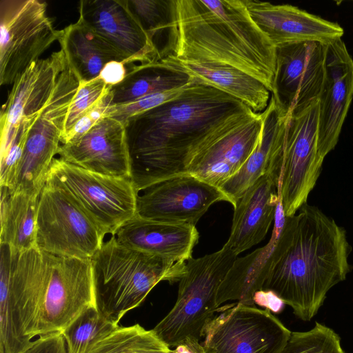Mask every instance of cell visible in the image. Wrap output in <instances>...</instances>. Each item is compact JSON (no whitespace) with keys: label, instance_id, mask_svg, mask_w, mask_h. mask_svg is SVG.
<instances>
[{"label":"cell","instance_id":"30bf717a","mask_svg":"<svg viewBox=\"0 0 353 353\" xmlns=\"http://www.w3.org/2000/svg\"><path fill=\"white\" fill-rule=\"evenodd\" d=\"M319 100L288 113L283 149L279 196L285 216L307 203L320 176L324 157L318 141Z\"/></svg>","mask_w":353,"mask_h":353},{"label":"cell","instance_id":"d6a6232c","mask_svg":"<svg viewBox=\"0 0 353 353\" xmlns=\"http://www.w3.org/2000/svg\"><path fill=\"white\" fill-rule=\"evenodd\" d=\"M111 87L99 77L89 81L79 83L77 92L72 100L68 110L63 136L81 118L101 101L110 92Z\"/></svg>","mask_w":353,"mask_h":353},{"label":"cell","instance_id":"7c38bea8","mask_svg":"<svg viewBox=\"0 0 353 353\" xmlns=\"http://www.w3.org/2000/svg\"><path fill=\"white\" fill-rule=\"evenodd\" d=\"M48 256L38 337L61 332L84 310L97 306L90 259Z\"/></svg>","mask_w":353,"mask_h":353},{"label":"cell","instance_id":"74e56055","mask_svg":"<svg viewBox=\"0 0 353 353\" xmlns=\"http://www.w3.org/2000/svg\"><path fill=\"white\" fill-rule=\"evenodd\" d=\"M127 74V65L122 62L112 61L105 65L99 78L110 86L115 85L123 80Z\"/></svg>","mask_w":353,"mask_h":353},{"label":"cell","instance_id":"9c48e42d","mask_svg":"<svg viewBox=\"0 0 353 353\" xmlns=\"http://www.w3.org/2000/svg\"><path fill=\"white\" fill-rule=\"evenodd\" d=\"M38 0L0 1V84L16 79L55 41L56 30Z\"/></svg>","mask_w":353,"mask_h":353},{"label":"cell","instance_id":"8992f818","mask_svg":"<svg viewBox=\"0 0 353 353\" xmlns=\"http://www.w3.org/2000/svg\"><path fill=\"white\" fill-rule=\"evenodd\" d=\"M79 79L66 63L54 90L30 124L11 192L39 194L46 185L49 170L61 145L68 110L79 85Z\"/></svg>","mask_w":353,"mask_h":353},{"label":"cell","instance_id":"5b68a950","mask_svg":"<svg viewBox=\"0 0 353 353\" xmlns=\"http://www.w3.org/2000/svg\"><path fill=\"white\" fill-rule=\"evenodd\" d=\"M238 257L225 243L218 251L186 261L176 302L152 329L170 347L186 338L200 340L215 316L219 288Z\"/></svg>","mask_w":353,"mask_h":353},{"label":"cell","instance_id":"484cf974","mask_svg":"<svg viewBox=\"0 0 353 353\" xmlns=\"http://www.w3.org/2000/svg\"><path fill=\"white\" fill-rule=\"evenodd\" d=\"M58 41L80 82L93 80L105 65L125 59L106 41L78 20L59 30Z\"/></svg>","mask_w":353,"mask_h":353},{"label":"cell","instance_id":"e575fe53","mask_svg":"<svg viewBox=\"0 0 353 353\" xmlns=\"http://www.w3.org/2000/svg\"><path fill=\"white\" fill-rule=\"evenodd\" d=\"M110 92L101 101L81 118L61 138V144L66 143L80 137L105 117L106 110L110 105Z\"/></svg>","mask_w":353,"mask_h":353},{"label":"cell","instance_id":"7a4b0ae2","mask_svg":"<svg viewBox=\"0 0 353 353\" xmlns=\"http://www.w3.org/2000/svg\"><path fill=\"white\" fill-rule=\"evenodd\" d=\"M170 12L159 59L233 68L273 92L276 48L253 21L243 0H170Z\"/></svg>","mask_w":353,"mask_h":353},{"label":"cell","instance_id":"603a6c76","mask_svg":"<svg viewBox=\"0 0 353 353\" xmlns=\"http://www.w3.org/2000/svg\"><path fill=\"white\" fill-rule=\"evenodd\" d=\"M263 112L200 153L186 173L220 188L241 168L254 150L261 133Z\"/></svg>","mask_w":353,"mask_h":353},{"label":"cell","instance_id":"cb8c5ba5","mask_svg":"<svg viewBox=\"0 0 353 353\" xmlns=\"http://www.w3.org/2000/svg\"><path fill=\"white\" fill-rule=\"evenodd\" d=\"M280 196L279 187L268 174L256 181L234 206L226 243L236 255L259 243L274 221Z\"/></svg>","mask_w":353,"mask_h":353},{"label":"cell","instance_id":"f546056e","mask_svg":"<svg viewBox=\"0 0 353 353\" xmlns=\"http://www.w3.org/2000/svg\"><path fill=\"white\" fill-rule=\"evenodd\" d=\"M119 327L97 307L84 310L62 332L68 353H87L103 338Z\"/></svg>","mask_w":353,"mask_h":353},{"label":"cell","instance_id":"f1b7e54d","mask_svg":"<svg viewBox=\"0 0 353 353\" xmlns=\"http://www.w3.org/2000/svg\"><path fill=\"white\" fill-rule=\"evenodd\" d=\"M153 331L137 323L116 330L93 345L87 353H172Z\"/></svg>","mask_w":353,"mask_h":353},{"label":"cell","instance_id":"1f68e13d","mask_svg":"<svg viewBox=\"0 0 353 353\" xmlns=\"http://www.w3.org/2000/svg\"><path fill=\"white\" fill-rule=\"evenodd\" d=\"M126 3L155 45L156 37L169 28L171 22L170 0H126Z\"/></svg>","mask_w":353,"mask_h":353},{"label":"cell","instance_id":"8d00e7d4","mask_svg":"<svg viewBox=\"0 0 353 353\" xmlns=\"http://www.w3.org/2000/svg\"><path fill=\"white\" fill-rule=\"evenodd\" d=\"M254 305L270 310L272 313H280L284 307V301L274 292L268 290L257 291L253 297Z\"/></svg>","mask_w":353,"mask_h":353},{"label":"cell","instance_id":"6da1fadb","mask_svg":"<svg viewBox=\"0 0 353 353\" xmlns=\"http://www.w3.org/2000/svg\"><path fill=\"white\" fill-rule=\"evenodd\" d=\"M241 101L193 79L178 96L125 122L130 176L137 192L186 174L214 142L256 118Z\"/></svg>","mask_w":353,"mask_h":353},{"label":"cell","instance_id":"277c9868","mask_svg":"<svg viewBox=\"0 0 353 353\" xmlns=\"http://www.w3.org/2000/svg\"><path fill=\"white\" fill-rule=\"evenodd\" d=\"M90 263L97 307L116 324L139 306L157 283L179 282L186 272V262L172 263L125 246L113 236L103 243Z\"/></svg>","mask_w":353,"mask_h":353},{"label":"cell","instance_id":"7402d4cb","mask_svg":"<svg viewBox=\"0 0 353 353\" xmlns=\"http://www.w3.org/2000/svg\"><path fill=\"white\" fill-rule=\"evenodd\" d=\"M284 217L279 201L268 243L245 256L236 258L219 288L216 299L218 308L229 301L254 305V294L263 289L280 256L282 248L281 228Z\"/></svg>","mask_w":353,"mask_h":353},{"label":"cell","instance_id":"9a60e30c","mask_svg":"<svg viewBox=\"0 0 353 353\" xmlns=\"http://www.w3.org/2000/svg\"><path fill=\"white\" fill-rule=\"evenodd\" d=\"M78 20L109 43L127 65L159 61V51L129 10L126 0L80 1Z\"/></svg>","mask_w":353,"mask_h":353},{"label":"cell","instance_id":"4316f807","mask_svg":"<svg viewBox=\"0 0 353 353\" xmlns=\"http://www.w3.org/2000/svg\"><path fill=\"white\" fill-rule=\"evenodd\" d=\"M129 65L123 80L110 88V106L183 88L193 81L186 73L161 61Z\"/></svg>","mask_w":353,"mask_h":353},{"label":"cell","instance_id":"ffe728a7","mask_svg":"<svg viewBox=\"0 0 353 353\" xmlns=\"http://www.w3.org/2000/svg\"><path fill=\"white\" fill-rule=\"evenodd\" d=\"M288 113L271 95L263 112L259 142L241 168L219 188L234 207L239 199L265 174L279 178L283 165V149Z\"/></svg>","mask_w":353,"mask_h":353},{"label":"cell","instance_id":"52a82bcc","mask_svg":"<svg viewBox=\"0 0 353 353\" xmlns=\"http://www.w3.org/2000/svg\"><path fill=\"white\" fill-rule=\"evenodd\" d=\"M46 183L66 192L105 234L113 235L137 215L138 192L130 178L92 172L54 158Z\"/></svg>","mask_w":353,"mask_h":353},{"label":"cell","instance_id":"44dd1931","mask_svg":"<svg viewBox=\"0 0 353 353\" xmlns=\"http://www.w3.org/2000/svg\"><path fill=\"white\" fill-rule=\"evenodd\" d=\"M112 236L125 246L172 263L186 262L192 257L199 239L195 225L149 220L137 215Z\"/></svg>","mask_w":353,"mask_h":353},{"label":"cell","instance_id":"ac0fdd59","mask_svg":"<svg viewBox=\"0 0 353 353\" xmlns=\"http://www.w3.org/2000/svg\"><path fill=\"white\" fill-rule=\"evenodd\" d=\"M57 154L92 172L130 178L125 124L110 117L102 118L77 139L61 144Z\"/></svg>","mask_w":353,"mask_h":353},{"label":"cell","instance_id":"3957f363","mask_svg":"<svg viewBox=\"0 0 353 353\" xmlns=\"http://www.w3.org/2000/svg\"><path fill=\"white\" fill-rule=\"evenodd\" d=\"M281 234L280 256L262 290L274 292L298 318L308 321L330 290L346 279L352 248L345 229L307 203L284 217Z\"/></svg>","mask_w":353,"mask_h":353},{"label":"cell","instance_id":"8fae6325","mask_svg":"<svg viewBox=\"0 0 353 353\" xmlns=\"http://www.w3.org/2000/svg\"><path fill=\"white\" fill-rule=\"evenodd\" d=\"M216 312L205 332L206 353H282L291 336L266 309L236 302Z\"/></svg>","mask_w":353,"mask_h":353},{"label":"cell","instance_id":"d6986e66","mask_svg":"<svg viewBox=\"0 0 353 353\" xmlns=\"http://www.w3.org/2000/svg\"><path fill=\"white\" fill-rule=\"evenodd\" d=\"M255 23L276 48L303 41L327 44L341 39L344 30L327 21L289 4L243 0Z\"/></svg>","mask_w":353,"mask_h":353},{"label":"cell","instance_id":"836d02e7","mask_svg":"<svg viewBox=\"0 0 353 353\" xmlns=\"http://www.w3.org/2000/svg\"><path fill=\"white\" fill-rule=\"evenodd\" d=\"M188 85L170 91L148 95L127 103L109 106L106 110L105 117L114 118L125 123L130 118L148 111L176 97Z\"/></svg>","mask_w":353,"mask_h":353},{"label":"cell","instance_id":"f35d334b","mask_svg":"<svg viewBox=\"0 0 353 353\" xmlns=\"http://www.w3.org/2000/svg\"><path fill=\"white\" fill-rule=\"evenodd\" d=\"M172 353H206L199 339L188 337L174 347Z\"/></svg>","mask_w":353,"mask_h":353},{"label":"cell","instance_id":"d590c367","mask_svg":"<svg viewBox=\"0 0 353 353\" xmlns=\"http://www.w3.org/2000/svg\"><path fill=\"white\" fill-rule=\"evenodd\" d=\"M22 353H68L66 344L61 332L41 335Z\"/></svg>","mask_w":353,"mask_h":353},{"label":"cell","instance_id":"d4e9b609","mask_svg":"<svg viewBox=\"0 0 353 353\" xmlns=\"http://www.w3.org/2000/svg\"><path fill=\"white\" fill-rule=\"evenodd\" d=\"M159 61L186 73L194 81L231 95L256 113L263 112L269 105L271 92L259 80L241 70L214 64L180 61L169 57Z\"/></svg>","mask_w":353,"mask_h":353},{"label":"cell","instance_id":"83f0119b","mask_svg":"<svg viewBox=\"0 0 353 353\" xmlns=\"http://www.w3.org/2000/svg\"><path fill=\"white\" fill-rule=\"evenodd\" d=\"M39 194L1 187L0 243L8 244L14 254L36 246Z\"/></svg>","mask_w":353,"mask_h":353},{"label":"cell","instance_id":"e0dca14e","mask_svg":"<svg viewBox=\"0 0 353 353\" xmlns=\"http://www.w3.org/2000/svg\"><path fill=\"white\" fill-rule=\"evenodd\" d=\"M353 97V59L342 39L326 45L325 74L319 98L318 141L325 157L336 145Z\"/></svg>","mask_w":353,"mask_h":353},{"label":"cell","instance_id":"ba28073f","mask_svg":"<svg viewBox=\"0 0 353 353\" xmlns=\"http://www.w3.org/2000/svg\"><path fill=\"white\" fill-rule=\"evenodd\" d=\"M105 235L66 192L46 183L39 198L36 248L57 256L90 259Z\"/></svg>","mask_w":353,"mask_h":353},{"label":"cell","instance_id":"5bb4252c","mask_svg":"<svg viewBox=\"0 0 353 353\" xmlns=\"http://www.w3.org/2000/svg\"><path fill=\"white\" fill-rule=\"evenodd\" d=\"M326 45L303 41L276 48L272 95L288 113L319 100L325 74Z\"/></svg>","mask_w":353,"mask_h":353},{"label":"cell","instance_id":"4dcf8cb0","mask_svg":"<svg viewBox=\"0 0 353 353\" xmlns=\"http://www.w3.org/2000/svg\"><path fill=\"white\" fill-rule=\"evenodd\" d=\"M282 353H345L339 336L319 322L310 330L292 332Z\"/></svg>","mask_w":353,"mask_h":353},{"label":"cell","instance_id":"4fadbf2b","mask_svg":"<svg viewBox=\"0 0 353 353\" xmlns=\"http://www.w3.org/2000/svg\"><path fill=\"white\" fill-rule=\"evenodd\" d=\"M219 201L229 202L219 188L192 174H182L138 192L137 216L196 226L210 207Z\"/></svg>","mask_w":353,"mask_h":353},{"label":"cell","instance_id":"2e32d148","mask_svg":"<svg viewBox=\"0 0 353 353\" xmlns=\"http://www.w3.org/2000/svg\"><path fill=\"white\" fill-rule=\"evenodd\" d=\"M65 63L61 49L34 61L16 79L1 111V147L11 141L22 122L32 119L47 103Z\"/></svg>","mask_w":353,"mask_h":353}]
</instances>
